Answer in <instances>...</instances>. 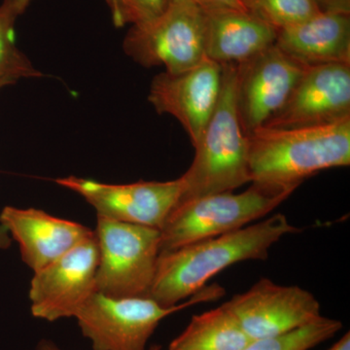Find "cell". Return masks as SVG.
I'll use <instances>...</instances> for the list:
<instances>
[{
	"mask_svg": "<svg viewBox=\"0 0 350 350\" xmlns=\"http://www.w3.org/2000/svg\"><path fill=\"white\" fill-rule=\"evenodd\" d=\"M296 189L252 183L239 194L218 193L179 202L160 230V253L250 225L280 206Z\"/></svg>",
	"mask_w": 350,
	"mask_h": 350,
	"instance_id": "obj_4",
	"label": "cell"
},
{
	"mask_svg": "<svg viewBox=\"0 0 350 350\" xmlns=\"http://www.w3.org/2000/svg\"><path fill=\"white\" fill-rule=\"evenodd\" d=\"M59 185L82 196L98 216L161 230L184 192L182 177L170 181L107 184L68 176Z\"/></svg>",
	"mask_w": 350,
	"mask_h": 350,
	"instance_id": "obj_9",
	"label": "cell"
},
{
	"mask_svg": "<svg viewBox=\"0 0 350 350\" xmlns=\"http://www.w3.org/2000/svg\"><path fill=\"white\" fill-rule=\"evenodd\" d=\"M206 12V55L219 64H241L275 45L278 31L250 11Z\"/></svg>",
	"mask_w": 350,
	"mask_h": 350,
	"instance_id": "obj_15",
	"label": "cell"
},
{
	"mask_svg": "<svg viewBox=\"0 0 350 350\" xmlns=\"http://www.w3.org/2000/svg\"><path fill=\"white\" fill-rule=\"evenodd\" d=\"M113 24L122 27L139 25L162 15L172 0H107Z\"/></svg>",
	"mask_w": 350,
	"mask_h": 350,
	"instance_id": "obj_21",
	"label": "cell"
},
{
	"mask_svg": "<svg viewBox=\"0 0 350 350\" xmlns=\"http://www.w3.org/2000/svg\"><path fill=\"white\" fill-rule=\"evenodd\" d=\"M222 84V66L206 57L182 72L156 75L148 100L159 114L177 119L195 146L215 110Z\"/></svg>",
	"mask_w": 350,
	"mask_h": 350,
	"instance_id": "obj_12",
	"label": "cell"
},
{
	"mask_svg": "<svg viewBox=\"0 0 350 350\" xmlns=\"http://www.w3.org/2000/svg\"><path fill=\"white\" fill-rule=\"evenodd\" d=\"M8 234L5 228L0 225V250H7L11 245V239Z\"/></svg>",
	"mask_w": 350,
	"mask_h": 350,
	"instance_id": "obj_26",
	"label": "cell"
},
{
	"mask_svg": "<svg viewBox=\"0 0 350 350\" xmlns=\"http://www.w3.org/2000/svg\"><path fill=\"white\" fill-rule=\"evenodd\" d=\"M19 15L12 0H4L0 6V82L7 85L42 76L16 46L14 25Z\"/></svg>",
	"mask_w": 350,
	"mask_h": 350,
	"instance_id": "obj_18",
	"label": "cell"
},
{
	"mask_svg": "<svg viewBox=\"0 0 350 350\" xmlns=\"http://www.w3.org/2000/svg\"><path fill=\"white\" fill-rule=\"evenodd\" d=\"M350 117V64L308 66L284 105L265 124L291 129L335 123Z\"/></svg>",
	"mask_w": 350,
	"mask_h": 350,
	"instance_id": "obj_13",
	"label": "cell"
},
{
	"mask_svg": "<svg viewBox=\"0 0 350 350\" xmlns=\"http://www.w3.org/2000/svg\"><path fill=\"white\" fill-rule=\"evenodd\" d=\"M221 66L223 84L220 98L194 146L192 165L181 176L184 192L179 202L202 196L232 192L251 182L250 138L239 121L234 96L237 64Z\"/></svg>",
	"mask_w": 350,
	"mask_h": 350,
	"instance_id": "obj_3",
	"label": "cell"
},
{
	"mask_svg": "<svg viewBox=\"0 0 350 350\" xmlns=\"http://www.w3.org/2000/svg\"><path fill=\"white\" fill-rule=\"evenodd\" d=\"M123 48L144 68L163 66L169 73L194 68L206 59V12L192 0H172L162 15L131 25Z\"/></svg>",
	"mask_w": 350,
	"mask_h": 350,
	"instance_id": "obj_7",
	"label": "cell"
},
{
	"mask_svg": "<svg viewBox=\"0 0 350 350\" xmlns=\"http://www.w3.org/2000/svg\"><path fill=\"white\" fill-rule=\"evenodd\" d=\"M100 248L96 232L34 273L29 289L31 313L53 322L76 313L96 292Z\"/></svg>",
	"mask_w": 350,
	"mask_h": 350,
	"instance_id": "obj_10",
	"label": "cell"
},
{
	"mask_svg": "<svg viewBox=\"0 0 350 350\" xmlns=\"http://www.w3.org/2000/svg\"><path fill=\"white\" fill-rule=\"evenodd\" d=\"M100 261L96 292L113 298L148 297L161 250L155 228L98 216Z\"/></svg>",
	"mask_w": 350,
	"mask_h": 350,
	"instance_id": "obj_6",
	"label": "cell"
},
{
	"mask_svg": "<svg viewBox=\"0 0 350 350\" xmlns=\"http://www.w3.org/2000/svg\"><path fill=\"white\" fill-rule=\"evenodd\" d=\"M197 5L204 10H213V9H241L246 10L243 0H192Z\"/></svg>",
	"mask_w": 350,
	"mask_h": 350,
	"instance_id": "obj_23",
	"label": "cell"
},
{
	"mask_svg": "<svg viewBox=\"0 0 350 350\" xmlns=\"http://www.w3.org/2000/svg\"><path fill=\"white\" fill-rule=\"evenodd\" d=\"M327 350H350V333L345 334L336 344Z\"/></svg>",
	"mask_w": 350,
	"mask_h": 350,
	"instance_id": "obj_24",
	"label": "cell"
},
{
	"mask_svg": "<svg viewBox=\"0 0 350 350\" xmlns=\"http://www.w3.org/2000/svg\"><path fill=\"white\" fill-rule=\"evenodd\" d=\"M224 294V288L213 284L187 301L167 308L149 297L113 298L94 292L75 317L94 350H146L149 338L163 319L189 306L218 300Z\"/></svg>",
	"mask_w": 350,
	"mask_h": 350,
	"instance_id": "obj_5",
	"label": "cell"
},
{
	"mask_svg": "<svg viewBox=\"0 0 350 350\" xmlns=\"http://www.w3.org/2000/svg\"><path fill=\"white\" fill-rule=\"evenodd\" d=\"M306 68L275 44L237 64V110L248 137L284 105Z\"/></svg>",
	"mask_w": 350,
	"mask_h": 350,
	"instance_id": "obj_11",
	"label": "cell"
},
{
	"mask_svg": "<svg viewBox=\"0 0 350 350\" xmlns=\"http://www.w3.org/2000/svg\"><path fill=\"white\" fill-rule=\"evenodd\" d=\"M321 13L350 15V0H313Z\"/></svg>",
	"mask_w": 350,
	"mask_h": 350,
	"instance_id": "obj_22",
	"label": "cell"
},
{
	"mask_svg": "<svg viewBox=\"0 0 350 350\" xmlns=\"http://www.w3.org/2000/svg\"><path fill=\"white\" fill-rule=\"evenodd\" d=\"M12 1L21 15V14L25 12V9L31 4L32 0H12Z\"/></svg>",
	"mask_w": 350,
	"mask_h": 350,
	"instance_id": "obj_27",
	"label": "cell"
},
{
	"mask_svg": "<svg viewBox=\"0 0 350 350\" xmlns=\"http://www.w3.org/2000/svg\"><path fill=\"white\" fill-rule=\"evenodd\" d=\"M304 231L282 213L215 238L160 253L149 298L174 306L198 293L225 269L248 260H266L283 237Z\"/></svg>",
	"mask_w": 350,
	"mask_h": 350,
	"instance_id": "obj_1",
	"label": "cell"
},
{
	"mask_svg": "<svg viewBox=\"0 0 350 350\" xmlns=\"http://www.w3.org/2000/svg\"><path fill=\"white\" fill-rule=\"evenodd\" d=\"M275 46L306 66L350 64V15L317 14L278 31Z\"/></svg>",
	"mask_w": 350,
	"mask_h": 350,
	"instance_id": "obj_16",
	"label": "cell"
},
{
	"mask_svg": "<svg viewBox=\"0 0 350 350\" xmlns=\"http://www.w3.org/2000/svg\"><path fill=\"white\" fill-rule=\"evenodd\" d=\"M36 350H62L59 349V347H57L56 345L53 344L50 340H41L39 342L38 347H36ZM146 350H161L160 345H153L150 349Z\"/></svg>",
	"mask_w": 350,
	"mask_h": 350,
	"instance_id": "obj_25",
	"label": "cell"
},
{
	"mask_svg": "<svg viewBox=\"0 0 350 350\" xmlns=\"http://www.w3.org/2000/svg\"><path fill=\"white\" fill-rule=\"evenodd\" d=\"M222 306L251 340L280 337L322 317L314 295L301 287L276 284L269 278L258 280Z\"/></svg>",
	"mask_w": 350,
	"mask_h": 350,
	"instance_id": "obj_8",
	"label": "cell"
},
{
	"mask_svg": "<svg viewBox=\"0 0 350 350\" xmlns=\"http://www.w3.org/2000/svg\"><path fill=\"white\" fill-rule=\"evenodd\" d=\"M246 10L276 31L293 27L321 13L313 0H243Z\"/></svg>",
	"mask_w": 350,
	"mask_h": 350,
	"instance_id": "obj_20",
	"label": "cell"
},
{
	"mask_svg": "<svg viewBox=\"0 0 350 350\" xmlns=\"http://www.w3.org/2000/svg\"><path fill=\"white\" fill-rule=\"evenodd\" d=\"M252 340L222 306L194 315L169 350H241Z\"/></svg>",
	"mask_w": 350,
	"mask_h": 350,
	"instance_id": "obj_17",
	"label": "cell"
},
{
	"mask_svg": "<svg viewBox=\"0 0 350 350\" xmlns=\"http://www.w3.org/2000/svg\"><path fill=\"white\" fill-rule=\"evenodd\" d=\"M7 86L6 83L4 82H0V89H1L2 87Z\"/></svg>",
	"mask_w": 350,
	"mask_h": 350,
	"instance_id": "obj_28",
	"label": "cell"
},
{
	"mask_svg": "<svg viewBox=\"0 0 350 350\" xmlns=\"http://www.w3.org/2000/svg\"><path fill=\"white\" fill-rule=\"evenodd\" d=\"M0 222L18 241L23 260L34 273L56 261L94 232L79 223L34 208L6 206L0 214Z\"/></svg>",
	"mask_w": 350,
	"mask_h": 350,
	"instance_id": "obj_14",
	"label": "cell"
},
{
	"mask_svg": "<svg viewBox=\"0 0 350 350\" xmlns=\"http://www.w3.org/2000/svg\"><path fill=\"white\" fill-rule=\"evenodd\" d=\"M248 138L251 183L298 188L320 172L350 165V117L320 126H262Z\"/></svg>",
	"mask_w": 350,
	"mask_h": 350,
	"instance_id": "obj_2",
	"label": "cell"
},
{
	"mask_svg": "<svg viewBox=\"0 0 350 350\" xmlns=\"http://www.w3.org/2000/svg\"><path fill=\"white\" fill-rule=\"evenodd\" d=\"M337 319L320 317L305 327L273 338L252 340L241 350H310L333 338L342 329Z\"/></svg>",
	"mask_w": 350,
	"mask_h": 350,
	"instance_id": "obj_19",
	"label": "cell"
}]
</instances>
